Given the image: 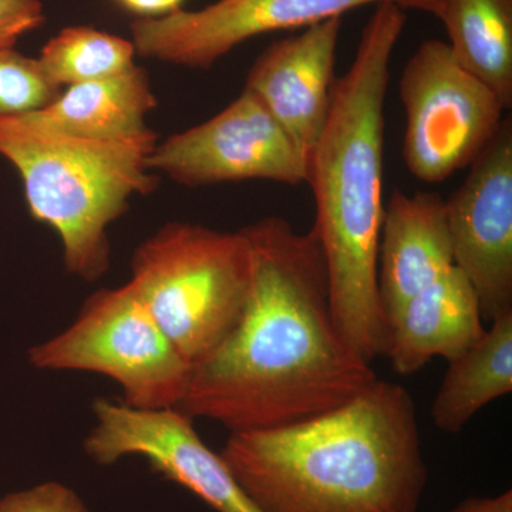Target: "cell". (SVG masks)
<instances>
[{"instance_id": "obj_1", "label": "cell", "mask_w": 512, "mask_h": 512, "mask_svg": "<svg viewBox=\"0 0 512 512\" xmlns=\"http://www.w3.org/2000/svg\"><path fill=\"white\" fill-rule=\"evenodd\" d=\"M251 286L237 325L191 367L177 409L231 433L284 426L329 412L377 375L343 336L329 298L328 269L315 229L284 218L242 228Z\"/></svg>"}, {"instance_id": "obj_2", "label": "cell", "mask_w": 512, "mask_h": 512, "mask_svg": "<svg viewBox=\"0 0 512 512\" xmlns=\"http://www.w3.org/2000/svg\"><path fill=\"white\" fill-rule=\"evenodd\" d=\"M220 456L261 512H417L429 477L412 394L379 377L329 412L234 431Z\"/></svg>"}, {"instance_id": "obj_3", "label": "cell", "mask_w": 512, "mask_h": 512, "mask_svg": "<svg viewBox=\"0 0 512 512\" xmlns=\"http://www.w3.org/2000/svg\"><path fill=\"white\" fill-rule=\"evenodd\" d=\"M406 9L380 3L360 36L355 59L336 82L325 130L311 158L316 235L328 269L333 316L366 362L386 355L389 326L377 291L384 214V101Z\"/></svg>"}, {"instance_id": "obj_4", "label": "cell", "mask_w": 512, "mask_h": 512, "mask_svg": "<svg viewBox=\"0 0 512 512\" xmlns=\"http://www.w3.org/2000/svg\"><path fill=\"white\" fill-rule=\"evenodd\" d=\"M148 128L120 140H92L46 130L19 116L0 119V156L18 168L30 214L55 229L67 272L93 282L107 274V229L137 194L156 190Z\"/></svg>"}, {"instance_id": "obj_5", "label": "cell", "mask_w": 512, "mask_h": 512, "mask_svg": "<svg viewBox=\"0 0 512 512\" xmlns=\"http://www.w3.org/2000/svg\"><path fill=\"white\" fill-rule=\"evenodd\" d=\"M130 284L191 367L227 338L244 312L251 252L242 229L170 222L134 252Z\"/></svg>"}, {"instance_id": "obj_6", "label": "cell", "mask_w": 512, "mask_h": 512, "mask_svg": "<svg viewBox=\"0 0 512 512\" xmlns=\"http://www.w3.org/2000/svg\"><path fill=\"white\" fill-rule=\"evenodd\" d=\"M28 362L109 377L123 403L140 410L177 409L191 373L130 282L93 293L70 326L29 349Z\"/></svg>"}, {"instance_id": "obj_7", "label": "cell", "mask_w": 512, "mask_h": 512, "mask_svg": "<svg viewBox=\"0 0 512 512\" xmlns=\"http://www.w3.org/2000/svg\"><path fill=\"white\" fill-rule=\"evenodd\" d=\"M399 86L406 116L403 161L423 183H444L470 167L503 123L501 101L456 62L446 42L421 43Z\"/></svg>"}, {"instance_id": "obj_8", "label": "cell", "mask_w": 512, "mask_h": 512, "mask_svg": "<svg viewBox=\"0 0 512 512\" xmlns=\"http://www.w3.org/2000/svg\"><path fill=\"white\" fill-rule=\"evenodd\" d=\"M148 167L187 187L248 180L308 184L309 171L292 138L247 89L217 116L156 146Z\"/></svg>"}, {"instance_id": "obj_9", "label": "cell", "mask_w": 512, "mask_h": 512, "mask_svg": "<svg viewBox=\"0 0 512 512\" xmlns=\"http://www.w3.org/2000/svg\"><path fill=\"white\" fill-rule=\"evenodd\" d=\"M436 0H217L200 10H174L131 23L138 55L190 67L211 69L252 37L309 28L367 5L394 3L429 12Z\"/></svg>"}, {"instance_id": "obj_10", "label": "cell", "mask_w": 512, "mask_h": 512, "mask_svg": "<svg viewBox=\"0 0 512 512\" xmlns=\"http://www.w3.org/2000/svg\"><path fill=\"white\" fill-rule=\"evenodd\" d=\"M92 412L96 423L83 450L93 463L107 467L126 457H141L217 512H261L220 453L202 441L187 414L178 409H133L109 399L94 400Z\"/></svg>"}, {"instance_id": "obj_11", "label": "cell", "mask_w": 512, "mask_h": 512, "mask_svg": "<svg viewBox=\"0 0 512 512\" xmlns=\"http://www.w3.org/2000/svg\"><path fill=\"white\" fill-rule=\"evenodd\" d=\"M454 266L467 276L484 322L512 311V123L470 165L446 201Z\"/></svg>"}, {"instance_id": "obj_12", "label": "cell", "mask_w": 512, "mask_h": 512, "mask_svg": "<svg viewBox=\"0 0 512 512\" xmlns=\"http://www.w3.org/2000/svg\"><path fill=\"white\" fill-rule=\"evenodd\" d=\"M342 19L332 18L268 47L249 70L254 93L306 160L322 136L335 92Z\"/></svg>"}, {"instance_id": "obj_13", "label": "cell", "mask_w": 512, "mask_h": 512, "mask_svg": "<svg viewBox=\"0 0 512 512\" xmlns=\"http://www.w3.org/2000/svg\"><path fill=\"white\" fill-rule=\"evenodd\" d=\"M454 266L446 201L433 192L394 191L384 204L377 291L387 326L410 299Z\"/></svg>"}, {"instance_id": "obj_14", "label": "cell", "mask_w": 512, "mask_h": 512, "mask_svg": "<svg viewBox=\"0 0 512 512\" xmlns=\"http://www.w3.org/2000/svg\"><path fill=\"white\" fill-rule=\"evenodd\" d=\"M480 301L453 266L407 302L389 330L386 355L399 375L419 372L433 357L463 355L485 333Z\"/></svg>"}, {"instance_id": "obj_15", "label": "cell", "mask_w": 512, "mask_h": 512, "mask_svg": "<svg viewBox=\"0 0 512 512\" xmlns=\"http://www.w3.org/2000/svg\"><path fill=\"white\" fill-rule=\"evenodd\" d=\"M156 106L150 77L134 66L119 76L70 86L45 109L22 116L66 136L120 140L147 131L146 116Z\"/></svg>"}, {"instance_id": "obj_16", "label": "cell", "mask_w": 512, "mask_h": 512, "mask_svg": "<svg viewBox=\"0 0 512 512\" xmlns=\"http://www.w3.org/2000/svg\"><path fill=\"white\" fill-rule=\"evenodd\" d=\"M483 338L448 369L433 407L434 426L457 434L483 407L512 392V311L495 316Z\"/></svg>"}, {"instance_id": "obj_17", "label": "cell", "mask_w": 512, "mask_h": 512, "mask_svg": "<svg viewBox=\"0 0 512 512\" xmlns=\"http://www.w3.org/2000/svg\"><path fill=\"white\" fill-rule=\"evenodd\" d=\"M456 62L512 106V0H436Z\"/></svg>"}, {"instance_id": "obj_18", "label": "cell", "mask_w": 512, "mask_h": 512, "mask_svg": "<svg viewBox=\"0 0 512 512\" xmlns=\"http://www.w3.org/2000/svg\"><path fill=\"white\" fill-rule=\"evenodd\" d=\"M136 53L133 42L123 37L70 26L46 43L37 60L47 79L62 89L119 76L136 66Z\"/></svg>"}, {"instance_id": "obj_19", "label": "cell", "mask_w": 512, "mask_h": 512, "mask_svg": "<svg viewBox=\"0 0 512 512\" xmlns=\"http://www.w3.org/2000/svg\"><path fill=\"white\" fill-rule=\"evenodd\" d=\"M60 94V87L47 79L39 60L13 47L0 49V119L45 109Z\"/></svg>"}, {"instance_id": "obj_20", "label": "cell", "mask_w": 512, "mask_h": 512, "mask_svg": "<svg viewBox=\"0 0 512 512\" xmlns=\"http://www.w3.org/2000/svg\"><path fill=\"white\" fill-rule=\"evenodd\" d=\"M0 512H92L69 485L45 481L0 497Z\"/></svg>"}, {"instance_id": "obj_21", "label": "cell", "mask_w": 512, "mask_h": 512, "mask_svg": "<svg viewBox=\"0 0 512 512\" xmlns=\"http://www.w3.org/2000/svg\"><path fill=\"white\" fill-rule=\"evenodd\" d=\"M45 22L42 0H0V49L16 42Z\"/></svg>"}, {"instance_id": "obj_22", "label": "cell", "mask_w": 512, "mask_h": 512, "mask_svg": "<svg viewBox=\"0 0 512 512\" xmlns=\"http://www.w3.org/2000/svg\"><path fill=\"white\" fill-rule=\"evenodd\" d=\"M451 512H512V491H504L495 497L467 498Z\"/></svg>"}, {"instance_id": "obj_23", "label": "cell", "mask_w": 512, "mask_h": 512, "mask_svg": "<svg viewBox=\"0 0 512 512\" xmlns=\"http://www.w3.org/2000/svg\"><path fill=\"white\" fill-rule=\"evenodd\" d=\"M121 6L134 13L144 15V18L156 15H168L180 9L183 0H117Z\"/></svg>"}]
</instances>
